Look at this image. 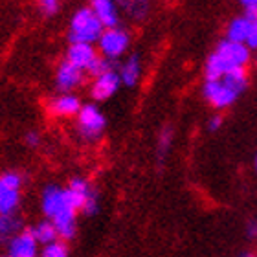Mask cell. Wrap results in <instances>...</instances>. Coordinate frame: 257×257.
I'll return each mask as SVG.
<instances>
[{
  "label": "cell",
  "instance_id": "1",
  "mask_svg": "<svg viewBox=\"0 0 257 257\" xmlns=\"http://www.w3.org/2000/svg\"><path fill=\"white\" fill-rule=\"evenodd\" d=\"M92 193L85 178H72L66 188L48 184L43 191L41 208L44 217L54 222L61 241H72L75 237L77 213L83 209L86 197Z\"/></svg>",
  "mask_w": 257,
  "mask_h": 257
},
{
  "label": "cell",
  "instance_id": "2",
  "mask_svg": "<svg viewBox=\"0 0 257 257\" xmlns=\"http://www.w3.org/2000/svg\"><path fill=\"white\" fill-rule=\"evenodd\" d=\"M248 59H250V54H248L246 44L224 41L217 46V50L208 59L206 77H208V81H217L230 70L242 68L248 63Z\"/></svg>",
  "mask_w": 257,
  "mask_h": 257
},
{
  "label": "cell",
  "instance_id": "3",
  "mask_svg": "<svg viewBox=\"0 0 257 257\" xmlns=\"http://www.w3.org/2000/svg\"><path fill=\"white\" fill-rule=\"evenodd\" d=\"M103 32H105V28H103V24L96 17V13L90 8H81V10L75 11L72 21H70L68 37L72 44H92L99 41Z\"/></svg>",
  "mask_w": 257,
  "mask_h": 257
},
{
  "label": "cell",
  "instance_id": "4",
  "mask_svg": "<svg viewBox=\"0 0 257 257\" xmlns=\"http://www.w3.org/2000/svg\"><path fill=\"white\" fill-rule=\"evenodd\" d=\"M22 178L15 171H6L0 175V215L17 213L21 202Z\"/></svg>",
  "mask_w": 257,
  "mask_h": 257
},
{
  "label": "cell",
  "instance_id": "5",
  "mask_svg": "<svg viewBox=\"0 0 257 257\" xmlns=\"http://www.w3.org/2000/svg\"><path fill=\"white\" fill-rule=\"evenodd\" d=\"M105 116L96 105H83L77 114V128L85 140H97L105 131Z\"/></svg>",
  "mask_w": 257,
  "mask_h": 257
},
{
  "label": "cell",
  "instance_id": "6",
  "mask_svg": "<svg viewBox=\"0 0 257 257\" xmlns=\"http://www.w3.org/2000/svg\"><path fill=\"white\" fill-rule=\"evenodd\" d=\"M204 96H206V99L215 108H226L235 101L239 92L235 88H231L224 79H217L206 83V86H204Z\"/></svg>",
  "mask_w": 257,
  "mask_h": 257
},
{
  "label": "cell",
  "instance_id": "7",
  "mask_svg": "<svg viewBox=\"0 0 257 257\" xmlns=\"http://www.w3.org/2000/svg\"><path fill=\"white\" fill-rule=\"evenodd\" d=\"M99 50L107 59H116L128 46V35L119 28H108L99 37Z\"/></svg>",
  "mask_w": 257,
  "mask_h": 257
},
{
  "label": "cell",
  "instance_id": "8",
  "mask_svg": "<svg viewBox=\"0 0 257 257\" xmlns=\"http://www.w3.org/2000/svg\"><path fill=\"white\" fill-rule=\"evenodd\" d=\"M39 242L35 241L32 230H22L17 237L8 242V257H37Z\"/></svg>",
  "mask_w": 257,
  "mask_h": 257
},
{
  "label": "cell",
  "instance_id": "9",
  "mask_svg": "<svg viewBox=\"0 0 257 257\" xmlns=\"http://www.w3.org/2000/svg\"><path fill=\"white\" fill-rule=\"evenodd\" d=\"M83 83V70L77 68L75 64L64 59L57 68V75H55V85L63 94H70L75 86H79Z\"/></svg>",
  "mask_w": 257,
  "mask_h": 257
},
{
  "label": "cell",
  "instance_id": "10",
  "mask_svg": "<svg viewBox=\"0 0 257 257\" xmlns=\"http://www.w3.org/2000/svg\"><path fill=\"white\" fill-rule=\"evenodd\" d=\"M119 83H121V77L114 70L99 75V77H94V83H92L90 88L92 97L96 101H105V99H108V97H112L116 94V90L119 88Z\"/></svg>",
  "mask_w": 257,
  "mask_h": 257
},
{
  "label": "cell",
  "instance_id": "11",
  "mask_svg": "<svg viewBox=\"0 0 257 257\" xmlns=\"http://www.w3.org/2000/svg\"><path fill=\"white\" fill-rule=\"evenodd\" d=\"M48 108L54 116L70 118V116H77L81 112L83 105H81L79 97L74 96V94H59V96L50 99Z\"/></svg>",
  "mask_w": 257,
  "mask_h": 257
},
{
  "label": "cell",
  "instance_id": "12",
  "mask_svg": "<svg viewBox=\"0 0 257 257\" xmlns=\"http://www.w3.org/2000/svg\"><path fill=\"white\" fill-rule=\"evenodd\" d=\"M97 57H99V55L96 54L94 46H92V44H83V43L70 44L68 54H66V61L75 64V66L81 68L83 72H88V68H90L92 63H94Z\"/></svg>",
  "mask_w": 257,
  "mask_h": 257
},
{
  "label": "cell",
  "instance_id": "13",
  "mask_svg": "<svg viewBox=\"0 0 257 257\" xmlns=\"http://www.w3.org/2000/svg\"><path fill=\"white\" fill-rule=\"evenodd\" d=\"M90 10L96 13L99 22L103 24L105 30L108 28H118V10L112 0H90Z\"/></svg>",
  "mask_w": 257,
  "mask_h": 257
},
{
  "label": "cell",
  "instance_id": "14",
  "mask_svg": "<svg viewBox=\"0 0 257 257\" xmlns=\"http://www.w3.org/2000/svg\"><path fill=\"white\" fill-rule=\"evenodd\" d=\"M30 230H32L35 241H37L39 244H43V246H48V244H52V242L61 241L59 233H57V228H55L54 222L48 219L37 222V224L33 226V228H30Z\"/></svg>",
  "mask_w": 257,
  "mask_h": 257
},
{
  "label": "cell",
  "instance_id": "15",
  "mask_svg": "<svg viewBox=\"0 0 257 257\" xmlns=\"http://www.w3.org/2000/svg\"><path fill=\"white\" fill-rule=\"evenodd\" d=\"M22 231V220L17 213L0 215V242H10Z\"/></svg>",
  "mask_w": 257,
  "mask_h": 257
},
{
  "label": "cell",
  "instance_id": "16",
  "mask_svg": "<svg viewBox=\"0 0 257 257\" xmlns=\"http://www.w3.org/2000/svg\"><path fill=\"white\" fill-rule=\"evenodd\" d=\"M250 28H252V22L248 21L246 17H239L235 21H231L230 26H228V41L244 44L248 39V33H250Z\"/></svg>",
  "mask_w": 257,
  "mask_h": 257
},
{
  "label": "cell",
  "instance_id": "17",
  "mask_svg": "<svg viewBox=\"0 0 257 257\" xmlns=\"http://www.w3.org/2000/svg\"><path fill=\"white\" fill-rule=\"evenodd\" d=\"M140 72H142V66H140L138 55H131L123 63L121 70H119L121 83H123L125 86H134L140 79Z\"/></svg>",
  "mask_w": 257,
  "mask_h": 257
},
{
  "label": "cell",
  "instance_id": "18",
  "mask_svg": "<svg viewBox=\"0 0 257 257\" xmlns=\"http://www.w3.org/2000/svg\"><path fill=\"white\" fill-rule=\"evenodd\" d=\"M220 79H224L231 88H235V90L241 94V92L246 88V81H248L246 70H244V66H242V68H233V70H230V72H226Z\"/></svg>",
  "mask_w": 257,
  "mask_h": 257
},
{
  "label": "cell",
  "instance_id": "19",
  "mask_svg": "<svg viewBox=\"0 0 257 257\" xmlns=\"http://www.w3.org/2000/svg\"><path fill=\"white\" fill-rule=\"evenodd\" d=\"M41 257H68V246L64 244V241L52 242V244L43 248Z\"/></svg>",
  "mask_w": 257,
  "mask_h": 257
},
{
  "label": "cell",
  "instance_id": "20",
  "mask_svg": "<svg viewBox=\"0 0 257 257\" xmlns=\"http://www.w3.org/2000/svg\"><path fill=\"white\" fill-rule=\"evenodd\" d=\"M110 70H112V64H110V61H108L107 57H97V59L92 63L90 68H88V74H90L92 77H99V75L107 74Z\"/></svg>",
  "mask_w": 257,
  "mask_h": 257
},
{
  "label": "cell",
  "instance_id": "21",
  "mask_svg": "<svg viewBox=\"0 0 257 257\" xmlns=\"http://www.w3.org/2000/svg\"><path fill=\"white\" fill-rule=\"evenodd\" d=\"M171 142H173V131H171V127H166L160 133V138H158V156H160V158H164V156L169 153Z\"/></svg>",
  "mask_w": 257,
  "mask_h": 257
},
{
  "label": "cell",
  "instance_id": "22",
  "mask_svg": "<svg viewBox=\"0 0 257 257\" xmlns=\"http://www.w3.org/2000/svg\"><path fill=\"white\" fill-rule=\"evenodd\" d=\"M97 208H99V200H97V195L96 191L92 189V193L86 197L85 204H83V209H81V213L86 215V217H92V215L97 213Z\"/></svg>",
  "mask_w": 257,
  "mask_h": 257
},
{
  "label": "cell",
  "instance_id": "23",
  "mask_svg": "<svg viewBox=\"0 0 257 257\" xmlns=\"http://www.w3.org/2000/svg\"><path fill=\"white\" fill-rule=\"evenodd\" d=\"M39 6L44 15H54L59 10V0H39Z\"/></svg>",
  "mask_w": 257,
  "mask_h": 257
},
{
  "label": "cell",
  "instance_id": "24",
  "mask_svg": "<svg viewBox=\"0 0 257 257\" xmlns=\"http://www.w3.org/2000/svg\"><path fill=\"white\" fill-rule=\"evenodd\" d=\"M24 142H26L28 147H37V145L41 144V136H39V133H35V131H30V133L24 136Z\"/></svg>",
  "mask_w": 257,
  "mask_h": 257
},
{
  "label": "cell",
  "instance_id": "25",
  "mask_svg": "<svg viewBox=\"0 0 257 257\" xmlns=\"http://www.w3.org/2000/svg\"><path fill=\"white\" fill-rule=\"evenodd\" d=\"M246 44H248V48H257V22H252V28H250V33H248Z\"/></svg>",
  "mask_w": 257,
  "mask_h": 257
},
{
  "label": "cell",
  "instance_id": "26",
  "mask_svg": "<svg viewBox=\"0 0 257 257\" xmlns=\"http://www.w3.org/2000/svg\"><path fill=\"white\" fill-rule=\"evenodd\" d=\"M220 125H222V118H220V116H213V118L209 119L208 127H209V131H217Z\"/></svg>",
  "mask_w": 257,
  "mask_h": 257
},
{
  "label": "cell",
  "instance_id": "27",
  "mask_svg": "<svg viewBox=\"0 0 257 257\" xmlns=\"http://www.w3.org/2000/svg\"><path fill=\"white\" fill-rule=\"evenodd\" d=\"M250 22H257V8H250L246 10V15H244Z\"/></svg>",
  "mask_w": 257,
  "mask_h": 257
},
{
  "label": "cell",
  "instance_id": "28",
  "mask_svg": "<svg viewBox=\"0 0 257 257\" xmlns=\"http://www.w3.org/2000/svg\"><path fill=\"white\" fill-rule=\"evenodd\" d=\"M241 2L246 10H250V8H257V0H241Z\"/></svg>",
  "mask_w": 257,
  "mask_h": 257
},
{
  "label": "cell",
  "instance_id": "29",
  "mask_svg": "<svg viewBox=\"0 0 257 257\" xmlns=\"http://www.w3.org/2000/svg\"><path fill=\"white\" fill-rule=\"evenodd\" d=\"M241 257H255V255H252V253H242Z\"/></svg>",
  "mask_w": 257,
  "mask_h": 257
},
{
  "label": "cell",
  "instance_id": "30",
  "mask_svg": "<svg viewBox=\"0 0 257 257\" xmlns=\"http://www.w3.org/2000/svg\"><path fill=\"white\" fill-rule=\"evenodd\" d=\"M255 171H257V158H255Z\"/></svg>",
  "mask_w": 257,
  "mask_h": 257
}]
</instances>
